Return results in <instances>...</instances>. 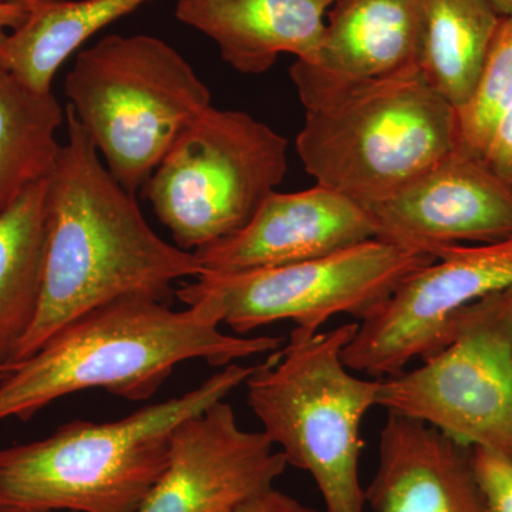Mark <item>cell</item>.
Returning a JSON list of instances; mask_svg holds the SVG:
<instances>
[{
    "instance_id": "3",
    "label": "cell",
    "mask_w": 512,
    "mask_h": 512,
    "mask_svg": "<svg viewBox=\"0 0 512 512\" xmlns=\"http://www.w3.org/2000/svg\"><path fill=\"white\" fill-rule=\"evenodd\" d=\"M291 79L305 107L296 138L305 170L363 208L458 147L457 110L419 70L348 82L296 60Z\"/></svg>"
},
{
    "instance_id": "16",
    "label": "cell",
    "mask_w": 512,
    "mask_h": 512,
    "mask_svg": "<svg viewBox=\"0 0 512 512\" xmlns=\"http://www.w3.org/2000/svg\"><path fill=\"white\" fill-rule=\"evenodd\" d=\"M427 0H333L315 63L333 79L360 82L417 69Z\"/></svg>"
},
{
    "instance_id": "26",
    "label": "cell",
    "mask_w": 512,
    "mask_h": 512,
    "mask_svg": "<svg viewBox=\"0 0 512 512\" xmlns=\"http://www.w3.org/2000/svg\"><path fill=\"white\" fill-rule=\"evenodd\" d=\"M500 16L512 15V0H488Z\"/></svg>"
},
{
    "instance_id": "21",
    "label": "cell",
    "mask_w": 512,
    "mask_h": 512,
    "mask_svg": "<svg viewBox=\"0 0 512 512\" xmlns=\"http://www.w3.org/2000/svg\"><path fill=\"white\" fill-rule=\"evenodd\" d=\"M512 104V15L501 16L473 96L457 110L458 148L484 158Z\"/></svg>"
},
{
    "instance_id": "24",
    "label": "cell",
    "mask_w": 512,
    "mask_h": 512,
    "mask_svg": "<svg viewBox=\"0 0 512 512\" xmlns=\"http://www.w3.org/2000/svg\"><path fill=\"white\" fill-rule=\"evenodd\" d=\"M232 512H319L306 507L291 495L272 487L264 493L249 498Z\"/></svg>"
},
{
    "instance_id": "15",
    "label": "cell",
    "mask_w": 512,
    "mask_h": 512,
    "mask_svg": "<svg viewBox=\"0 0 512 512\" xmlns=\"http://www.w3.org/2000/svg\"><path fill=\"white\" fill-rule=\"evenodd\" d=\"M333 0H178L175 15L220 47L239 73L268 72L282 53L315 63Z\"/></svg>"
},
{
    "instance_id": "17",
    "label": "cell",
    "mask_w": 512,
    "mask_h": 512,
    "mask_svg": "<svg viewBox=\"0 0 512 512\" xmlns=\"http://www.w3.org/2000/svg\"><path fill=\"white\" fill-rule=\"evenodd\" d=\"M148 0H35L25 22L0 30V69L39 93L52 92L57 70L101 29Z\"/></svg>"
},
{
    "instance_id": "5",
    "label": "cell",
    "mask_w": 512,
    "mask_h": 512,
    "mask_svg": "<svg viewBox=\"0 0 512 512\" xmlns=\"http://www.w3.org/2000/svg\"><path fill=\"white\" fill-rule=\"evenodd\" d=\"M359 323L329 332L295 328L284 352H274L248 377L247 402L288 466L311 474L325 512H365L359 461L360 426L377 406L380 380L350 375L342 350Z\"/></svg>"
},
{
    "instance_id": "8",
    "label": "cell",
    "mask_w": 512,
    "mask_h": 512,
    "mask_svg": "<svg viewBox=\"0 0 512 512\" xmlns=\"http://www.w3.org/2000/svg\"><path fill=\"white\" fill-rule=\"evenodd\" d=\"M436 256L375 238L336 254L255 271L205 272L175 295L198 318L234 335L279 320L316 333L332 316L365 319Z\"/></svg>"
},
{
    "instance_id": "9",
    "label": "cell",
    "mask_w": 512,
    "mask_h": 512,
    "mask_svg": "<svg viewBox=\"0 0 512 512\" xmlns=\"http://www.w3.org/2000/svg\"><path fill=\"white\" fill-rule=\"evenodd\" d=\"M377 406L512 460V286L461 309L423 365L382 379Z\"/></svg>"
},
{
    "instance_id": "13",
    "label": "cell",
    "mask_w": 512,
    "mask_h": 512,
    "mask_svg": "<svg viewBox=\"0 0 512 512\" xmlns=\"http://www.w3.org/2000/svg\"><path fill=\"white\" fill-rule=\"evenodd\" d=\"M375 238L376 224L366 208L316 184L305 191L272 192L244 228L194 254L202 274H229L299 264Z\"/></svg>"
},
{
    "instance_id": "25",
    "label": "cell",
    "mask_w": 512,
    "mask_h": 512,
    "mask_svg": "<svg viewBox=\"0 0 512 512\" xmlns=\"http://www.w3.org/2000/svg\"><path fill=\"white\" fill-rule=\"evenodd\" d=\"M29 15V6L0 2V30L16 29Z\"/></svg>"
},
{
    "instance_id": "2",
    "label": "cell",
    "mask_w": 512,
    "mask_h": 512,
    "mask_svg": "<svg viewBox=\"0 0 512 512\" xmlns=\"http://www.w3.org/2000/svg\"><path fill=\"white\" fill-rule=\"evenodd\" d=\"M281 342L222 332L190 308L173 311L153 296H124L57 330L33 355L0 366V421L28 420L47 404L89 389L141 402L181 363L225 367L274 353Z\"/></svg>"
},
{
    "instance_id": "12",
    "label": "cell",
    "mask_w": 512,
    "mask_h": 512,
    "mask_svg": "<svg viewBox=\"0 0 512 512\" xmlns=\"http://www.w3.org/2000/svg\"><path fill=\"white\" fill-rule=\"evenodd\" d=\"M286 467L264 431L241 429L221 400L175 427L163 473L137 512H232Z\"/></svg>"
},
{
    "instance_id": "11",
    "label": "cell",
    "mask_w": 512,
    "mask_h": 512,
    "mask_svg": "<svg viewBox=\"0 0 512 512\" xmlns=\"http://www.w3.org/2000/svg\"><path fill=\"white\" fill-rule=\"evenodd\" d=\"M366 211L377 238L431 255L512 238V185L458 147Z\"/></svg>"
},
{
    "instance_id": "1",
    "label": "cell",
    "mask_w": 512,
    "mask_h": 512,
    "mask_svg": "<svg viewBox=\"0 0 512 512\" xmlns=\"http://www.w3.org/2000/svg\"><path fill=\"white\" fill-rule=\"evenodd\" d=\"M66 120L67 141L47 181L39 303L8 363L33 355L93 309L130 295L167 302L174 282L204 272L194 252L168 244L148 225L69 106Z\"/></svg>"
},
{
    "instance_id": "27",
    "label": "cell",
    "mask_w": 512,
    "mask_h": 512,
    "mask_svg": "<svg viewBox=\"0 0 512 512\" xmlns=\"http://www.w3.org/2000/svg\"><path fill=\"white\" fill-rule=\"evenodd\" d=\"M0 2L16 3V5H25V6H29V5H30V3L35 2V0H0Z\"/></svg>"
},
{
    "instance_id": "22",
    "label": "cell",
    "mask_w": 512,
    "mask_h": 512,
    "mask_svg": "<svg viewBox=\"0 0 512 512\" xmlns=\"http://www.w3.org/2000/svg\"><path fill=\"white\" fill-rule=\"evenodd\" d=\"M471 464L490 512H512V460L484 447H471Z\"/></svg>"
},
{
    "instance_id": "23",
    "label": "cell",
    "mask_w": 512,
    "mask_h": 512,
    "mask_svg": "<svg viewBox=\"0 0 512 512\" xmlns=\"http://www.w3.org/2000/svg\"><path fill=\"white\" fill-rule=\"evenodd\" d=\"M484 160L498 177L512 185V104L495 128Z\"/></svg>"
},
{
    "instance_id": "4",
    "label": "cell",
    "mask_w": 512,
    "mask_h": 512,
    "mask_svg": "<svg viewBox=\"0 0 512 512\" xmlns=\"http://www.w3.org/2000/svg\"><path fill=\"white\" fill-rule=\"evenodd\" d=\"M256 366L231 363L124 419L74 420L46 439L3 448L0 511L137 512L163 473L175 427L224 400Z\"/></svg>"
},
{
    "instance_id": "28",
    "label": "cell",
    "mask_w": 512,
    "mask_h": 512,
    "mask_svg": "<svg viewBox=\"0 0 512 512\" xmlns=\"http://www.w3.org/2000/svg\"><path fill=\"white\" fill-rule=\"evenodd\" d=\"M0 512H12V511H0Z\"/></svg>"
},
{
    "instance_id": "6",
    "label": "cell",
    "mask_w": 512,
    "mask_h": 512,
    "mask_svg": "<svg viewBox=\"0 0 512 512\" xmlns=\"http://www.w3.org/2000/svg\"><path fill=\"white\" fill-rule=\"evenodd\" d=\"M64 93L107 170L134 195L178 134L211 107L191 64L147 35H110L82 50Z\"/></svg>"
},
{
    "instance_id": "19",
    "label": "cell",
    "mask_w": 512,
    "mask_h": 512,
    "mask_svg": "<svg viewBox=\"0 0 512 512\" xmlns=\"http://www.w3.org/2000/svg\"><path fill=\"white\" fill-rule=\"evenodd\" d=\"M62 123L52 92H35L0 69V215L53 173Z\"/></svg>"
},
{
    "instance_id": "7",
    "label": "cell",
    "mask_w": 512,
    "mask_h": 512,
    "mask_svg": "<svg viewBox=\"0 0 512 512\" xmlns=\"http://www.w3.org/2000/svg\"><path fill=\"white\" fill-rule=\"evenodd\" d=\"M288 171V141L244 111L208 107L144 184L175 245L194 252L244 228Z\"/></svg>"
},
{
    "instance_id": "20",
    "label": "cell",
    "mask_w": 512,
    "mask_h": 512,
    "mask_svg": "<svg viewBox=\"0 0 512 512\" xmlns=\"http://www.w3.org/2000/svg\"><path fill=\"white\" fill-rule=\"evenodd\" d=\"M47 180L0 215V365L35 319L46 245Z\"/></svg>"
},
{
    "instance_id": "14",
    "label": "cell",
    "mask_w": 512,
    "mask_h": 512,
    "mask_svg": "<svg viewBox=\"0 0 512 512\" xmlns=\"http://www.w3.org/2000/svg\"><path fill=\"white\" fill-rule=\"evenodd\" d=\"M365 501L372 512H490L471 447L396 414H389L380 433L379 466Z\"/></svg>"
},
{
    "instance_id": "18",
    "label": "cell",
    "mask_w": 512,
    "mask_h": 512,
    "mask_svg": "<svg viewBox=\"0 0 512 512\" xmlns=\"http://www.w3.org/2000/svg\"><path fill=\"white\" fill-rule=\"evenodd\" d=\"M500 20L488 0H427L417 69L454 109L473 96Z\"/></svg>"
},
{
    "instance_id": "10",
    "label": "cell",
    "mask_w": 512,
    "mask_h": 512,
    "mask_svg": "<svg viewBox=\"0 0 512 512\" xmlns=\"http://www.w3.org/2000/svg\"><path fill=\"white\" fill-rule=\"evenodd\" d=\"M434 256L362 320L342 350L348 369L379 379L400 375L413 360L427 359L446 345L461 309L512 286V238L453 245Z\"/></svg>"
}]
</instances>
